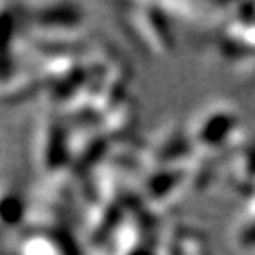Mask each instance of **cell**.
Here are the masks:
<instances>
[{"mask_svg": "<svg viewBox=\"0 0 255 255\" xmlns=\"http://www.w3.org/2000/svg\"><path fill=\"white\" fill-rule=\"evenodd\" d=\"M36 159L41 172L55 177L66 172L69 165V143L59 117L44 114L36 131ZM71 167V165H69Z\"/></svg>", "mask_w": 255, "mask_h": 255, "instance_id": "1", "label": "cell"}, {"mask_svg": "<svg viewBox=\"0 0 255 255\" xmlns=\"http://www.w3.org/2000/svg\"><path fill=\"white\" fill-rule=\"evenodd\" d=\"M238 116L236 112L225 107L209 108L200 114L193 124V131L190 133V142L193 151L213 154L231 142L236 131Z\"/></svg>", "mask_w": 255, "mask_h": 255, "instance_id": "2", "label": "cell"}, {"mask_svg": "<svg viewBox=\"0 0 255 255\" xmlns=\"http://www.w3.org/2000/svg\"><path fill=\"white\" fill-rule=\"evenodd\" d=\"M129 25L145 48L156 55H165L174 46L167 18L161 9L152 4H136L129 7Z\"/></svg>", "mask_w": 255, "mask_h": 255, "instance_id": "3", "label": "cell"}, {"mask_svg": "<svg viewBox=\"0 0 255 255\" xmlns=\"http://www.w3.org/2000/svg\"><path fill=\"white\" fill-rule=\"evenodd\" d=\"M188 168V167H186ZM190 172L181 167H159L151 172L145 181L143 195L147 204L156 207H165L172 204L179 190L184 186Z\"/></svg>", "mask_w": 255, "mask_h": 255, "instance_id": "4", "label": "cell"}, {"mask_svg": "<svg viewBox=\"0 0 255 255\" xmlns=\"http://www.w3.org/2000/svg\"><path fill=\"white\" fill-rule=\"evenodd\" d=\"M18 255H78L68 232L57 227L34 229L21 239Z\"/></svg>", "mask_w": 255, "mask_h": 255, "instance_id": "5", "label": "cell"}, {"mask_svg": "<svg viewBox=\"0 0 255 255\" xmlns=\"http://www.w3.org/2000/svg\"><path fill=\"white\" fill-rule=\"evenodd\" d=\"M84 20L82 11L71 4H48L34 12V23L50 34H60L76 30Z\"/></svg>", "mask_w": 255, "mask_h": 255, "instance_id": "6", "label": "cell"}, {"mask_svg": "<svg viewBox=\"0 0 255 255\" xmlns=\"http://www.w3.org/2000/svg\"><path fill=\"white\" fill-rule=\"evenodd\" d=\"M136 117H138V107L129 96H126L124 100H121L116 107L108 112L107 116H103L100 119L101 133L108 140L128 135L135 126Z\"/></svg>", "mask_w": 255, "mask_h": 255, "instance_id": "7", "label": "cell"}, {"mask_svg": "<svg viewBox=\"0 0 255 255\" xmlns=\"http://www.w3.org/2000/svg\"><path fill=\"white\" fill-rule=\"evenodd\" d=\"M43 89L46 87L39 73H21L16 76L11 75L7 80H4V85L0 87V101H5V103L27 101L28 98L36 96Z\"/></svg>", "mask_w": 255, "mask_h": 255, "instance_id": "8", "label": "cell"}, {"mask_svg": "<svg viewBox=\"0 0 255 255\" xmlns=\"http://www.w3.org/2000/svg\"><path fill=\"white\" fill-rule=\"evenodd\" d=\"M27 207L18 190L9 184H0V231L16 229L25 220Z\"/></svg>", "mask_w": 255, "mask_h": 255, "instance_id": "9", "label": "cell"}, {"mask_svg": "<svg viewBox=\"0 0 255 255\" xmlns=\"http://www.w3.org/2000/svg\"><path fill=\"white\" fill-rule=\"evenodd\" d=\"M168 248L172 255H211L207 239L199 231H191V229H183L177 232Z\"/></svg>", "mask_w": 255, "mask_h": 255, "instance_id": "10", "label": "cell"}]
</instances>
